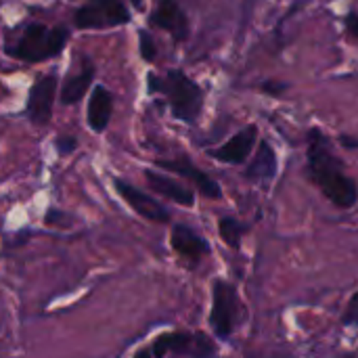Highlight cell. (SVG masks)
I'll list each match as a JSON object with an SVG mask.
<instances>
[{
    "mask_svg": "<svg viewBox=\"0 0 358 358\" xmlns=\"http://www.w3.org/2000/svg\"><path fill=\"white\" fill-rule=\"evenodd\" d=\"M313 141L308 149V164H310V176L321 187V191L340 208L355 206L358 193L357 185L344 174L342 164L331 153L329 143L319 134V130H313Z\"/></svg>",
    "mask_w": 358,
    "mask_h": 358,
    "instance_id": "6da1fadb",
    "label": "cell"
},
{
    "mask_svg": "<svg viewBox=\"0 0 358 358\" xmlns=\"http://www.w3.org/2000/svg\"><path fill=\"white\" fill-rule=\"evenodd\" d=\"M149 88L153 92H164L170 101V107L178 120L193 122L203 103V94L199 86L189 80L182 71H168L164 78L149 76Z\"/></svg>",
    "mask_w": 358,
    "mask_h": 358,
    "instance_id": "7a4b0ae2",
    "label": "cell"
},
{
    "mask_svg": "<svg viewBox=\"0 0 358 358\" xmlns=\"http://www.w3.org/2000/svg\"><path fill=\"white\" fill-rule=\"evenodd\" d=\"M67 40V31L63 27L48 29L44 25H29L19 44H17V57L23 61H44L52 55H57Z\"/></svg>",
    "mask_w": 358,
    "mask_h": 358,
    "instance_id": "3957f363",
    "label": "cell"
},
{
    "mask_svg": "<svg viewBox=\"0 0 358 358\" xmlns=\"http://www.w3.org/2000/svg\"><path fill=\"white\" fill-rule=\"evenodd\" d=\"M239 319V300L237 292L227 281H216L212 292V313L210 325L218 338H229Z\"/></svg>",
    "mask_w": 358,
    "mask_h": 358,
    "instance_id": "277c9868",
    "label": "cell"
},
{
    "mask_svg": "<svg viewBox=\"0 0 358 358\" xmlns=\"http://www.w3.org/2000/svg\"><path fill=\"white\" fill-rule=\"evenodd\" d=\"M151 352L155 358L166 357L168 352L174 355H191L195 358H206L214 355V344L203 334H187V331H172L162 334L153 340Z\"/></svg>",
    "mask_w": 358,
    "mask_h": 358,
    "instance_id": "5b68a950",
    "label": "cell"
},
{
    "mask_svg": "<svg viewBox=\"0 0 358 358\" xmlns=\"http://www.w3.org/2000/svg\"><path fill=\"white\" fill-rule=\"evenodd\" d=\"M130 15L120 0H88L76 13V25L84 29L113 27L126 23Z\"/></svg>",
    "mask_w": 358,
    "mask_h": 358,
    "instance_id": "8992f818",
    "label": "cell"
},
{
    "mask_svg": "<svg viewBox=\"0 0 358 358\" xmlns=\"http://www.w3.org/2000/svg\"><path fill=\"white\" fill-rule=\"evenodd\" d=\"M113 187H115V191L120 193V197H122L138 216H143L145 220H151V222H157V224L170 222V212H168V208H164V206H162L157 199H153L151 195L143 193L141 189L132 187V185L126 182V180H120V178L113 180Z\"/></svg>",
    "mask_w": 358,
    "mask_h": 358,
    "instance_id": "52a82bcc",
    "label": "cell"
},
{
    "mask_svg": "<svg viewBox=\"0 0 358 358\" xmlns=\"http://www.w3.org/2000/svg\"><path fill=\"white\" fill-rule=\"evenodd\" d=\"M170 241H172L174 252L189 262H199L210 252L208 241L201 235H197L193 229H189L187 224H174Z\"/></svg>",
    "mask_w": 358,
    "mask_h": 358,
    "instance_id": "ba28073f",
    "label": "cell"
},
{
    "mask_svg": "<svg viewBox=\"0 0 358 358\" xmlns=\"http://www.w3.org/2000/svg\"><path fill=\"white\" fill-rule=\"evenodd\" d=\"M55 90H57V80L50 78H42L29 92V103H27V111L29 117L36 124H46L50 120L52 113V99H55Z\"/></svg>",
    "mask_w": 358,
    "mask_h": 358,
    "instance_id": "9c48e42d",
    "label": "cell"
},
{
    "mask_svg": "<svg viewBox=\"0 0 358 358\" xmlns=\"http://www.w3.org/2000/svg\"><path fill=\"white\" fill-rule=\"evenodd\" d=\"M153 23L166 31H170L176 40H185L187 31H189V23L187 17L182 13V8L176 4V0H159L155 13H153Z\"/></svg>",
    "mask_w": 358,
    "mask_h": 358,
    "instance_id": "30bf717a",
    "label": "cell"
},
{
    "mask_svg": "<svg viewBox=\"0 0 358 358\" xmlns=\"http://www.w3.org/2000/svg\"><path fill=\"white\" fill-rule=\"evenodd\" d=\"M145 180L147 185L151 187V191L159 193L162 197H168L170 201L178 203V206H187L191 208L195 203V195L189 187L164 176V174H157L153 170H145Z\"/></svg>",
    "mask_w": 358,
    "mask_h": 358,
    "instance_id": "8fae6325",
    "label": "cell"
},
{
    "mask_svg": "<svg viewBox=\"0 0 358 358\" xmlns=\"http://www.w3.org/2000/svg\"><path fill=\"white\" fill-rule=\"evenodd\" d=\"M254 143H256V128L248 126L245 130L237 132L229 143H224L220 149L212 151V157H216L218 162H227V164H243Z\"/></svg>",
    "mask_w": 358,
    "mask_h": 358,
    "instance_id": "7c38bea8",
    "label": "cell"
},
{
    "mask_svg": "<svg viewBox=\"0 0 358 358\" xmlns=\"http://www.w3.org/2000/svg\"><path fill=\"white\" fill-rule=\"evenodd\" d=\"M157 166H162L164 170L176 172V174H180V176L189 178V180H193V182H195V187H197L206 197L218 199V197L222 195V193H220L218 182H214V180H212L208 174H203L199 168H195L189 159H174V162H164V159H159V162H157Z\"/></svg>",
    "mask_w": 358,
    "mask_h": 358,
    "instance_id": "4fadbf2b",
    "label": "cell"
},
{
    "mask_svg": "<svg viewBox=\"0 0 358 358\" xmlns=\"http://www.w3.org/2000/svg\"><path fill=\"white\" fill-rule=\"evenodd\" d=\"M111 109H113V99H111L109 90L103 86L94 88L90 103H88V124L94 132H103L107 128Z\"/></svg>",
    "mask_w": 358,
    "mask_h": 358,
    "instance_id": "5bb4252c",
    "label": "cell"
},
{
    "mask_svg": "<svg viewBox=\"0 0 358 358\" xmlns=\"http://www.w3.org/2000/svg\"><path fill=\"white\" fill-rule=\"evenodd\" d=\"M277 172V159H275V153L271 149L268 143H262L252 166L248 168V176L250 178H260V180H268L273 178Z\"/></svg>",
    "mask_w": 358,
    "mask_h": 358,
    "instance_id": "9a60e30c",
    "label": "cell"
},
{
    "mask_svg": "<svg viewBox=\"0 0 358 358\" xmlns=\"http://www.w3.org/2000/svg\"><path fill=\"white\" fill-rule=\"evenodd\" d=\"M92 76H94L92 67H84L80 73H76L73 78H69L67 84H65V88H63V92H61V101L67 103V105L78 103L84 96V92L88 90V86L92 82Z\"/></svg>",
    "mask_w": 358,
    "mask_h": 358,
    "instance_id": "2e32d148",
    "label": "cell"
},
{
    "mask_svg": "<svg viewBox=\"0 0 358 358\" xmlns=\"http://www.w3.org/2000/svg\"><path fill=\"white\" fill-rule=\"evenodd\" d=\"M218 231H220V237L227 245L231 248H239V241H241V235H243V224H239L237 220L233 218H220L218 222Z\"/></svg>",
    "mask_w": 358,
    "mask_h": 358,
    "instance_id": "e0dca14e",
    "label": "cell"
},
{
    "mask_svg": "<svg viewBox=\"0 0 358 358\" xmlns=\"http://www.w3.org/2000/svg\"><path fill=\"white\" fill-rule=\"evenodd\" d=\"M141 52H143V59H147V61L155 59V44H153L149 31H141Z\"/></svg>",
    "mask_w": 358,
    "mask_h": 358,
    "instance_id": "ac0fdd59",
    "label": "cell"
},
{
    "mask_svg": "<svg viewBox=\"0 0 358 358\" xmlns=\"http://www.w3.org/2000/svg\"><path fill=\"white\" fill-rule=\"evenodd\" d=\"M57 149H59V153H71L73 149H76V138H71V136H59L57 138Z\"/></svg>",
    "mask_w": 358,
    "mask_h": 358,
    "instance_id": "d6986e66",
    "label": "cell"
},
{
    "mask_svg": "<svg viewBox=\"0 0 358 358\" xmlns=\"http://www.w3.org/2000/svg\"><path fill=\"white\" fill-rule=\"evenodd\" d=\"M346 25H348V31H350V34H355V36L358 38V15L357 13L348 15V19H346Z\"/></svg>",
    "mask_w": 358,
    "mask_h": 358,
    "instance_id": "ffe728a7",
    "label": "cell"
},
{
    "mask_svg": "<svg viewBox=\"0 0 358 358\" xmlns=\"http://www.w3.org/2000/svg\"><path fill=\"white\" fill-rule=\"evenodd\" d=\"M134 358H153V352H151V348H141V350L134 355Z\"/></svg>",
    "mask_w": 358,
    "mask_h": 358,
    "instance_id": "44dd1931",
    "label": "cell"
}]
</instances>
